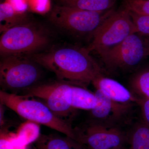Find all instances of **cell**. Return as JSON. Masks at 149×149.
I'll return each instance as SVG.
<instances>
[{"mask_svg": "<svg viewBox=\"0 0 149 149\" xmlns=\"http://www.w3.org/2000/svg\"><path fill=\"white\" fill-rule=\"evenodd\" d=\"M0 149H13L10 142L7 139L1 138Z\"/></svg>", "mask_w": 149, "mask_h": 149, "instance_id": "obj_22", "label": "cell"}, {"mask_svg": "<svg viewBox=\"0 0 149 149\" xmlns=\"http://www.w3.org/2000/svg\"><path fill=\"white\" fill-rule=\"evenodd\" d=\"M128 143L129 149H149V127L142 120L128 133Z\"/></svg>", "mask_w": 149, "mask_h": 149, "instance_id": "obj_15", "label": "cell"}, {"mask_svg": "<svg viewBox=\"0 0 149 149\" xmlns=\"http://www.w3.org/2000/svg\"><path fill=\"white\" fill-rule=\"evenodd\" d=\"M148 39L149 42V38H148Z\"/></svg>", "mask_w": 149, "mask_h": 149, "instance_id": "obj_24", "label": "cell"}, {"mask_svg": "<svg viewBox=\"0 0 149 149\" xmlns=\"http://www.w3.org/2000/svg\"><path fill=\"white\" fill-rule=\"evenodd\" d=\"M149 56L148 39L135 33L101 58L107 69L115 71L135 68Z\"/></svg>", "mask_w": 149, "mask_h": 149, "instance_id": "obj_8", "label": "cell"}, {"mask_svg": "<svg viewBox=\"0 0 149 149\" xmlns=\"http://www.w3.org/2000/svg\"><path fill=\"white\" fill-rule=\"evenodd\" d=\"M41 72L37 63L20 56L3 57L0 63L1 91L20 95L37 84Z\"/></svg>", "mask_w": 149, "mask_h": 149, "instance_id": "obj_5", "label": "cell"}, {"mask_svg": "<svg viewBox=\"0 0 149 149\" xmlns=\"http://www.w3.org/2000/svg\"><path fill=\"white\" fill-rule=\"evenodd\" d=\"M31 97L0 91L3 105L28 121L42 124L75 140L74 128L70 123L56 116L44 103Z\"/></svg>", "mask_w": 149, "mask_h": 149, "instance_id": "obj_2", "label": "cell"}, {"mask_svg": "<svg viewBox=\"0 0 149 149\" xmlns=\"http://www.w3.org/2000/svg\"><path fill=\"white\" fill-rule=\"evenodd\" d=\"M95 94L97 103L90 111L91 119L106 125L122 128L132 120L135 105L115 102L99 90H96Z\"/></svg>", "mask_w": 149, "mask_h": 149, "instance_id": "obj_10", "label": "cell"}, {"mask_svg": "<svg viewBox=\"0 0 149 149\" xmlns=\"http://www.w3.org/2000/svg\"><path fill=\"white\" fill-rule=\"evenodd\" d=\"M139 98L138 106L141 109L142 120L149 127V99Z\"/></svg>", "mask_w": 149, "mask_h": 149, "instance_id": "obj_21", "label": "cell"}, {"mask_svg": "<svg viewBox=\"0 0 149 149\" xmlns=\"http://www.w3.org/2000/svg\"><path fill=\"white\" fill-rule=\"evenodd\" d=\"M72 86L61 81L37 84L19 95L42 100L56 116L70 123L75 113L71 106Z\"/></svg>", "mask_w": 149, "mask_h": 149, "instance_id": "obj_9", "label": "cell"}, {"mask_svg": "<svg viewBox=\"0 0 149 149\" xmlns=\"http://www.w3.org/2000/svg\"><path fill=\"white\" fill-rule=\"evenodd\" d=\"M129 12L137 33L149 38V15Z\"/></svg>", "mask_w": 149, "mask_h": 149, "instance_id": "obj_17", "label": "cell"}, {"mask_svg": "<svg viewBox=\"0 0 149 149\" xmlns=\"http://www.w3.org/2000/svg\"><path fill=\"white\" fill-rule=\"evenodd\" d=\"M130 84L136 97L149 99V67L135 74L130 80Z\"/></svg>", "mask_w": 149, "mask_h": 149, "instance_id": "obj_16", "label": "cell"}, {"mask_svg": "<svg viewBox=\"0 0 149 149\" xmlns=\"http://www.w3.org/2000/svg\"><path fill=\"white\" fill-rule=\"evenodd\" d=\"M9 3L16 12L27 14L29 10V0H5Z\"/></svg>", "mask_w": 149, "mask_h": 149, "instance_id": "obj_20", "label": "cell"}, {"mask_svg": "<svg viewBox=\"0 0 149 149\" xmlns=\"http://www.w3.org/2000/svg\"><path fill=\"white\" fill-rule=\"evenodd\" d=\"M97 103L95 93L84 87L72 85L71 106L73 109L91 111L96 106Z\"/></svg>", "mask_w": 149, "mask_h": 149, "instance_id": "obj_13", "label": "cell"}, {"mask_svg": "<svg viewBox=\"0 0 149 149\" xmlns=\"http://www.w3.org/2000/svg\"><path fill=\"white\" fill-rule=\"evenodd\" d=\"M27 21V14L16 12L8 3L0 4V31L3 33L11 27Z\"/></svg>", "mask_w": 149, "mask_h": 149, "instance_id": "obj_14", "label": "cell"}, {"mask_svg": "<svg viewBox=\"0 0 149 149\" xmlns=\"http://www.w3.org/2000/svg\"><path fill=\"white\" fill-rule=\"evenodd\" d=\"M75 140L85 149H117L128 143V133L122 127L91 119L74 128Z\"/></svg>", "mask_w": 149, "mask_h": 149, "instance_id": "obj_7", "label": "cell"}, {"mask_svg": "<svg viewBox=\"0 0 149 149\" xmlns=\"http://www.w3.org/2000/svg\"><path fill=\"white\" fill-rule=\"evenodd\" d=\"M135 33L137 31L129 10L123 6L113 10L104 21L93 35L87 49L90 52L97 53L101 58Z\"/></svg>", "mask_w": 149, "mask_h": 149, "instance_id": "obj_3", "label": "cell"}, {"mask_svg": "<svg viewBox=\"0 0 149 149\" xmlns=\"http://www.w3.org/2000/svg\"><path fill=\"white\" fill-rule=\"evenodd\" d=\"M87 48L65 47L34 54L32 59L56 74L60 81L86 88L102 74Z\"/></svg>", "mask_w": 149, "mask_h": 149, "instance_id": "obj_1", "label": "cell"}, {"mask_svg": "<svg viewBox=\"0 0 149 149\" xmlns=\"http://www.w3.org/2000/svg\"><path fill=\"white\" fill-rule=\"evenodd\" d=\"M58 4L82 10L102 12L109 10L118 0H57Z\"/></svg>", "mask_w": 149, "mask_h": 149, "instance_id": "obj_12", "label": "cell"}, {"mask_svg": "<svg viewBox=\"0 0 149 149\" xmlns=\"http://www.w3.org/2000/svg\"><path fill=\"white\" fill-rule=\"evenodd\" d=\"M117 149H128L126 148H125V147H123V148H118Z\"/></svg>", "mask_w": 149, "mask_h": 149, "instance_id": "obj_23", "label": "cell"}, {"mask_svg": "<svg viewBox=\"0 0 149 149\" xmlns=\"http://www.w3.org/2000/svg\"><path fill=\"white\" fill-rule=\"evenodd\" d=\"M49 41L44 28L27 21L2 33L0 53L3 57L32 53L45 47Z\"/></svg>", "mask_w": 149, "mask_h": 149, "instance_id": "obj_4", "label": "cell"}, {"mask_svg": "<svg viewBox=\"0 0 149 149\" xmlns=\"http://www.w3.org/2000/svg\"><path fill=\"white\" fill-rule=\"evenodd\" d=\"M114 10L102 12L82 10L58 5L54 6L49 19L55 25L79 35L93 36Z\"/></svg>", "mask_w": 149, "mask_h": 149, "instance_id": "obj_6", "label": "cell"}, {"mask_svg": "<svg viewBox=\"0 0 149 149\" xmlns=\"http://www.w3.org/2000/svg\"><path fill=\"white\" fill-rule=\"evenodd\" d=\"M51 8V0H29V10L39 14L47 13Z\"/></svg>", "mask_w": 149, "mask_h": 149, "instance_id": "obj_19", "label": "cell"}, {"mask_svg": "<svg viewBox=\"0 0 149 149\" xmlns=\"http://www.w3.org/2000/svg\"><path fill=\"white\" fill-rule=\"evenodd\" d=\"M92 83L96 90L102 91L115 102L138 106L139 98L116 80L102 74L96 77Z\"/></svg>", "mask_w": 149, "mask_h": 149, "instance_id": "obj_11", "label": "cell"}, {"mask_svg": "<svg viewBox=\"0 0 149 149\" xmlns=\"http://www.w3.org/2000/svg\"><path fill=\"white\" fill-rule=\"evenodd\" d=\"M123 4L130 11L149 15V0H123Z\"/></svg>", "mask_w": 149, "mask_h": 149, "instance_id": "obj_18", "label": "cell"}]
</instances>
